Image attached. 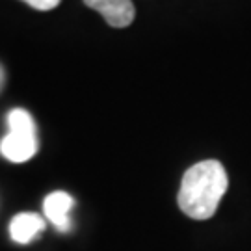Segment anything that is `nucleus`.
Wrapping results in <instances>:
<instances>
[{"label": "nucleus", "instance_id": "2", "mask_svg": "<svg viewBox=\"0 0 251 251\" xmlns=\"http://www.w3.org/2000/svg\"><path fill=\"white\" fill-rule=\"evenodd\" d=\"M0 152L9 162L30 160L37 152V132H25V130H9L0 142Z\"/></svg>", "mask_w": 251, "mask_h": 251}, {"label": "nucleus", "instance_id": "4", "mask_svg": "<svg viewBox=\"0 0 251 251\" xmlns=\"http://www.w3.org/2000/svg\"><path fill=\"white\" fill-rule=\"evenodd\" d=\"M75 205V201L69 194L65 192H52L49 194L43 201V212H45L47 220L62 233L71 231L73 220H71V208Z\"/></svg>", "mask_w": 251, "mask_h": 251}, {"label": "nucleus", "instance_id": "5", "mask_svg": "<svg viewBox=\"0 0 251 251\" xmlns=\"http://www.w3.org/2000/svg\"><path fill=\"white\" fill-rule=\"evenodd\" d=\"M45 229V220L34 212L17 214L9 224V236L17 244H28Z\"/></svg>", "mask_w": 251, "mask_h": 251}, {"label": "nucleus", "instance_id": "7", "mask_svg": "<svg viewBox=\"0 0 251 251\" xmlns=\"http://www.w3.org/2000/svg\"><path fill=\"white\" fill-rule=\"evenodd\" d=\"M26 2L28 6H32L34 9H39V11H50L54 9L62 0H23Z\"/></svg>", "mask_w": 251, "mask_h": 251}, {"label": "nucleus", "instance_id": "6", "mask_svg": "<svg viewBox=\"0 0 251 251\" xmlns=\"http://www.w3.org/2000/svg\"><path fill=\"white\" fill-rule=\"evenodd\" d=\"M8 126L9 130H25V132H37L36 130V123L32 116L28 114L26 110L23 108H15L11 110L8 116Z\"/></svg>", "mask_w": 251, "mask_h": 251}, {"label": "nucleus", "instance_id": "8", "mask_svg": "<svg viewBox=\"0 0 251 251\" xmlns=\"http://www.w3.org/2000/svg\"><path fill=\"white\" fill-rule=\"evenodd\" d=\"M2 82H4V73H2V67H0V88H2Z\"/></svg>", "mask_w": 251, "mask_h": 251}, {"label": "nucleus", "instance_id": "3", "mask_svg": "<svg viewBox=\"0 0 251 251\" xmlns=\"http://www.w3.org/2000/svg\"><path fill=\"white\" fill-rule=\"evenodd\" d=\"M84 4L100 13L112 28L128 26L136 17L134 4L130 0H84Z\"/></svg>", "mask_w": 251, "mask_h": 251}, {"label": "nucleus", "instance_id": "1", "mask_svg": "<svg viewBox=\"0 0 251 251\" xmlns=\"http://www.w3.org/2000/svg\"><path fill=\"white\" fill-rule=\"evenodd\" d=\"M227 171L218 160H203L186 170L179 190L180 210L192 220H208L227 192Z\"/></svg>", "mask_w": 251, "mask_h": 251}]
</instances>
